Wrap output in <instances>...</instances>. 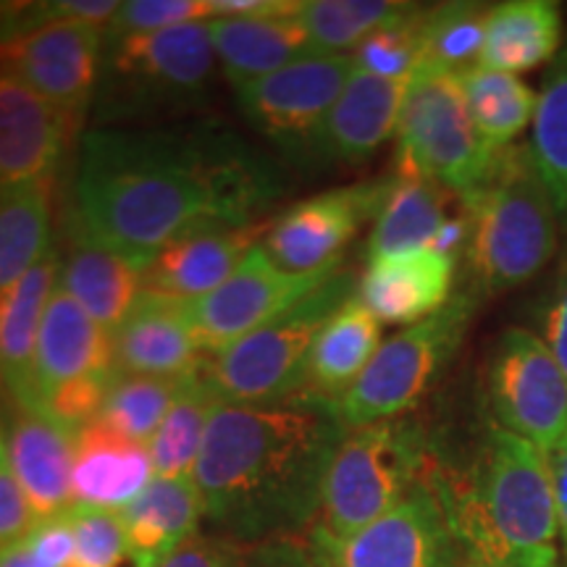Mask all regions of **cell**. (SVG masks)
<instances>
[{
  "label": "cell",
  "instance_id": "23",
  "mask_svg": "<svg viewBox=\"0 0 567 567\" xmlns=\"http://www.w3.org/2000/svg\"><path fill=\"white\" fill-rule=\"evenodd\" d=\"M155 467L147 444L132 442L101 421L74 436L71 463V507H97L122 513L153 484Z\"/></svg>",
  "mask_w": 567,
  "mask_h": 567
},
{
  "label": "cell",
  "instance_id": "9",
  "mask_svg": "<svg viewBox=\"0 0 567 567\" xmlns=\"http://www.w3.org/2000/svg\"><path fill=\"white\" fill-rule=\"evenodd\" d=\"M396 142V172L423 176L460 200L478 189L496 155L473 124L460 76L434 63H421L410 80Z\"/></svg>",
  "mask_w": 567,
  "mask_h": 567
},
{
  "label": "cell",
  "instance_id": "37",
  "mask_svg": "<svg viewBox=\"0 0 567 567\" xmlns=\"http://www.w3.org/2000/svg\"><path fill=\"white\" fill-rule=\"evenodd\" d=\"M484 17L486 11L473 3H446L423 11V63H434L455 74L476 66L484 45Z\"/></svg>",
  "mask_w": 567,
  "mask_h": 567
},
{
  "label": "cell",
  "instance_id": "4",
  "mask_svg": "<svg viewBox=\"0 0 567 567\" xmlns=\"http://www.w3.org/2000/svg\"><path fill=\"white\" fill-rule=\"evenodd\" d=\"M463 205L465 255L478 295L513 292L557 255L563 224L528 142L496 151L486 179Z\"/></svg>",
  "mask_w": 567,
  "mask_h": 567
},
{
  "label": "cell",
  "instance_id": "45",
  "mask_svg": "<svg viewBox=\"0 0 567 567\" xmlns=\"http://www.w3.org/2000/svg\"><path fill=\"white\" fill-rule=\"evenodd\" d=\"M118 9H122V0H45L40 3V21L45 24V21L71 19L105 30Z\"/></svg>",
  "mask_w": 567,
  "mask_h": 567
},
{
  "label": "cell",
  "instance_id": "8",
  "mask_svg": "<svg viewBox=\"0 0 567 567\" xmlns=\"http://www.w3.org/2000/svg\"><path fill=\"white\" fill-rule=\"evenodd\" d=\"M478 305L476 289H463L434 316L381 342L360 379L337 400L347 429L392 421L413 410L463 347Z\"/></svg>",
  "mask_w": 567,
  "mask_h": 567
},
{
  "label": "cell",
  "instance_id": "34",
  "mask_svg": "<svg viewBox=\"0 0 567 567\" xmlns=\"http://www.w3.org/2000/svg\"><path fill=\"white\" fill-rule=\"evenodd\" d=\"M417 6L400 0H302L300 17L313 53H354L365 38L408 19Z\"/></svg>",
  "mask_w": 567,
  "mask_h": 567
},
{
  "label": "cell",
  "instance_id": "21",
  "mask_svg": "<svg viewBox=\"0 0 567 567\" xmlns=\"http://www.w3.org/2000/svg\"><path fill=\"white\" fill-rule=\"evenodd\" d=\"M264 226H208L166 245L145 268V289L195 302L218 289L237 271Z\"/></svg>",
  "mask_w": 567,
  "mask_h": 567
},
{
  "label": "cell",
  "instance_id": "51",
  "mask_svg": "<svg viewBox=\"0 0 567 567\" xmlns=\"http://www.w3.org/2000/svg\"><path fill=\"white\" fill-rule=\"evenodd\" d=\"M463 567H473V565H463Z\"/></svg>",
  "mask_w": 567,
  "mask_h": 567
},
{
  "label": "cell",
  "instance_id": "30",
  "mask_svg": "<svg viewBox=\"0 0 567 567\" xmlns=\"http://www.w3.org/2000/svg\"><path fill=\"white\" fill-rule=\"evenodd\" d=\"M381 329L384 323L363 300L358 295L350 297L318 334L305 368L302 392L339 400L379 352Z\"/></svg>",
  "mask_w": 567,
  "mask_h": 567
},
{
  "label": "cell",
  "instance_id": "25",
  "mask_svg": "<svg viewBox=\"0 0 567 567\" xmlns=\"http://www.w3.org/2000/svg\"><path fill=\"white\" fill-rule=\"evenodd\" d=\"M6 450L27 502L38 520H51L71 509V463L74 434L38 410L17 408L3 423Z\"/></svg>",
  "mask_w": 567,
  "mask_h": 567
},
{
  "label": "cell",
  "instance_id": "3",
  "mask_svg": "<svg viewBox=\"0 0 567 567\" xmlns=\"http://www.w3.org/2000/svg\"><path fill=\"white\" fill-rule=\"evenodd\" d=\"M463 555L473 567H559V526L547 455L488 423L457 476H431Z\"/></svg>",
  "mask_w": 567,
  "mask_h": 567
},
{
  "label": "cell",
  "instance_id": "6",
  "mask_svg": "<svg viewBox=\"0 0 567 567\" xmlns=\"http://www.w3.org/2000/svg\"><path fill=\"white\" fill-rule=\"evenodd\" d=\"M425 467L429 436L413 417L350 429L326 473L316 526L331 536L371 526L425 484Z\"/></svg>",
  "mask_w": 567,
  "mask_h": 567
},
{
  "label": "cell",
  "instance_id": "7",
  "mask_svg": "<svg viewBox=\"0 0 567 567\" xmlns=\"http://www.w3.org/2000/svg\"><path fill=\"white\" fill-rule=\"evenodd\" d=\"M354 295L358 281L347 268H339L271 323L210 358L205 379L218 402L260 405L302 392L305 368L318 334Z\"/></svg>",
  "mask_w": 567,
  "mask_h": 567
},
{
  "label": "cell",
  "instance_id": "5",
  "mask_svg": "<svg viewBox=\"0 0 567 567\" xmlns=\"http://www.w3.org/2000/svg\"><path fill=\"white\" fill-rule=\"evenodd\" d=\"M208 21L105 40L95 111L105 122H116L200 109L218 63Z\"/></svg>",
  "mask_w": 567,
  "mask_h": 567
},
{
  "label": "cell",
  "instance_id": "46",
  "mask_svg": "<svg viewBox=\"0 0 567 567\" xmlns=\"http://www.w3.org/2000/svg\"><path fill=\"white\" fill-rule=\"evenodd\" d=\"M245 567H318L308 544L297 538H274V542L255 544L247 551Z\"/></svg>",
  "mask_w": 567,
  "mask_h": 567
},
{
  "label": "cell",
  "instance_id": "19",
  "mask_svg": "<svg viewBox=\"0 0 567 567\" xmlns=\"http://www.w3.org/2000/svg\"><path fill=\"white\" fill-rule=\"evenodd\" d=\"M467 224L446 213L444 189L415 174H394L392 193L373 221L368 237V260L389 255L439 250L455 258L457 247L465 250Z\"/></svg>",
  "mask_w": 567,
  "mask_h": 567
},
{
  "label": "cell",
  "instance_id": "28",
  "mask_svg": "<svg viewBox=\"0 0 567 567\" xmlns=\"http://www.w3.org/2000/svg\"><path fill=\"white\" fill-rule=\"evenodd\" d=\"M126 557L134 567H158L184 542L197 536L205 517L195 478H153L122 513Z\"/></svg>",
  "mask_w": 567,
  "mask_h": 567
},
{
  "label": "cell",
  "instance_id": "47",
  "mask_svg": "<svg viewBox=\"0 0 567 567\" xmlns=\"http://www.w3.org/2000/svg\"><path fill=\"white\" fill-rule=\"evenodd\" d=\"M544 455H547L551 492H555L559 547H563V555L567 559V434Z\"/></svg>",
  "mask_w": 567,
  "mask_h": 567
},
{
  "label": "cell",
  "instance_id": "15",
  "mask_svg": "<svg viewBox=\"0 0 567 567\" xmlns=\"http://www.w3.org/2000/svg\"><path fill=\"white\" fill-rule=\"evenodd\" d=\"M101 27L82 21H45L0 45V69L17 74L66 116H80L95 101L103 71Z\"/></svg>",
  "mask_w": 567,
  "mask_h": 567
},
{
  "label": "cell",
  "instance_id": "2",
  "mask_svg": "<svg viewBox=\"0 0 567 567\" xmlns=\"http://www.w3.org/2000/svg\"><path fill=\"white\" fill-rule=\"evenodd\" d=\"M347 431L337 400L321 394L297 392L260 405L218 402L193 471L205 520L252 547L313 528Z\"/></svg>",
  "mask_w": 567,
  "mask_h": 567
},
{
  "label": "cell",
  "instance_id": "13",
  "mask_svg": "<svg viewBox=\"0 0 567 567\" xmlns=\"http://www.w3.org/2000/svg\"><path fill=\"white\" fill-rule=\"evenodd\" d=\"M392 184L394 176L350 184L289 205L268 226L260 247L287 274H318L342 266L344 247L352 243L360 226L375 221Z\"/></svg>",
  "mask_w": 567,
  "mask_h": 567
},
{
  "label": "cell",
  "instance_id": "22",
  "mask_svg": "<svg viewBox=\"0 0 567 567\" xmlns=\"http://www.w3.org/2000/svg\"><path fill=\"white\" fill-rule=\"evenodd\" d=\"M408 80H384L354 69L329 118H326L318 155L339 163H365L400 130Z\"/></svg>",
  "mask_w": 567,
  "mask_h": 567
},
{
  "label": "cell",
  "instance_id": "41",
  "mask_svg": "<svg viewBox=\"0 0 567 567\" xmlns=\"http://www.w3.org/2000/svg\"><path fill=\"white\" fill-rule=\"evenodd\" d=\"M534 326L542 342L549 347L557 363L567 373V255L559 260L549 287L538 297L534 310Z\"/></svg>",
  "mask_w": 567,
  "mask_h": 567
},
{
  "label": "cell",
  "instance_id": "14",
  "mask_svg": "<svg viewBox=\"0 0 567 567\" xmlns=\"http://www.w3.org/2000/svg\"><path fill=\"white\" fill-rule=\"evenodd\" d=\"M339 268L342 266L318 274H287L268 258L264 247L255 245L221 287L193 302V326L203 354L218 358L321 287Z\"/></svg>",
  "mask_w": 567,
  "mask_h": 567
},
{
  "label": "cell",
  "instance_id": "31",
  "mask_svg": "<svg viewBox=\"0 0 567 567\" xmlns=\"http://www.w3.org/2000/svg\"><path fill=\"white\" fill-rule=\"evenodd\" d=\"M467 111L492 151H505L534 124L538 95L520 76L505 71L471 66L460 71Z\"/></svg>",
  "mask_w": 567,
  "mask_h": 567
},
{
  "label": "cell",
  "instance_id": "39",
  "mask_svg": "<svg viewBox=\"0 0 567 567\" xmlns=\"http://www.w3.org/2000/svg\"><path fill=\"white\" fill-rule=\"evenodd\" d=\"M208 19H213V0H122V9L103 30V40L153 34Z\"/></svg>",
  "mask_w": 567,
  "mask_h": 567
},
{
  "label": "cell",
  "instance_id": "42",
  "mask_svg": "<svg viewBox=\"0 0 567 567\" xmlns=\"http://www.w3.org/2000/svg\"><path fill=\"white\" fill-rule=\"evenodd\" d=\"M38 523L24 488H21L17 473H13L9 450H6V431L0 421V549L19 544Z\"/></svg>",
  "mask_w": 567,
  "mask_h": 567
},
{
  "label": "cell",
  "instance_id": "36",
  "mask_svg": "<svg viewBox=\"0 0 567 567\" xmlns=\"http://www.w3.org/2000/svg\"><path fill=\"white\" fill-rule=\"evenodd\" d=\"M187 375L161 379V375L116 373L97 421L132 442L147 444L179 396Z\"/></svg>",
  "mask_w": 567,
  "mask_h": 567
},
{
  "label": "cell",
  "instance_id": "44",
  "mask_svg": "<svg viewBox=\"0 0 567 567\" xmlns=\"http://www.w3.org/2000/svg\"><path fill=\"white\" fill-rule=\"evenodd\" d=\"M27 549L48 567H71L74 565V528H71L69 513L51 520H38L30 534L24 536Z\"/></svg>",
  "mask_w": 567,
  "mask_h": 567
},
{
  "label": "cell",
  "instance_id": "18",
  "mask_svg": "<svg viewBox=\"0 0 567 567\" xmlns=\"http://www.w3.org/2000/svg\"><path fill=\"white\" fill-rule=\"evenodd\" d=\"M116 373L113 334L82 308L74 297L55 287L42 316L34 352V410L55 389L90 375Z\"/></svg>",
  "mask_w": 567,
  "mask_h": 567
},
{
  "label": "cell",
  "instance_id": "49",
  "mask_svg": "<svg viewBox=\"0 0 567 567\" xmlns=\"http://www.w3.org/2000/svg\"><path fill=\"white\" fill-rule=\"evenodd\" d=\"M40 3L0 0V45L40 27Z\"/></svg>",
  "mask_w": 567,
  "mask_h": 567
},
{
  "label": "cell",
  "instance_id": "32",
  "mask_svg": "<svg viewBox=\"0 0 567 567\" xmlns=\"http://www.w3.org/2000/svg\"><path fill=\"white\" fill-rule=\"evenodd\" d=\"M205 363L200 371L189 373L176 402L163 417L161 429L155 431L147 452H151L155 478H189L200 457L205 431L210 415L218 405V396L205 379Z\"/></svg>",
  "mask_w": 567,
  "mask_h": 567
},
{
  "label": "cell",
  "instance_id": "16",
  "mask_svg": "<svg viewBox=\"0 0 567 567\" xmlns=\"http://www.w3.org/2000/svg\"><path fill=\"white\" fill-rule=\"evenodd\" d=\"M71 130L66 116L17 74L0 69V195L51 182Z\"/></svg>",
  "mask_w": 567,
  "mask_h": 567
},
{
  "label": "cell",
  "instance_id": "50",
  "mask_svg": "<svg viewBox=\"0 0 567 567\" xmlns=\"http://www.w3.org/2000/svg\"><path fill=\"white\" fill-rule=\"evenodd\" d=\"M0 567H48L42 565L38 557L27 549L24 538L19 544H11V547L0 549Z\"/></svg>",
  "mask_w": 567,
  "mask_h": 567
},
{
  "label": "cell",
  "instance_id": "1",
  "mask_svg": "<svg viewBox=\"0 0 567 567\" xmlns=\"http://www.w3.org/2000/svg\"><path fill=\"white\" fill-rule=\"evenodd\" d=\"M74 187L84 229L142 268L193 231L258 224L284 193L279 168L213 118L84 132Z\"/></svg>",
  "mask_w": 567,
  "mask_h": 567
},
{
  "label": "cell",
  "instance_id": "38",
  "mask_svg": "<svg viewBox=\"0 0 567 567\" xmlns=\"http://www.w3.org/2000/svg\"><path fill=\"white\" fill-rule=\"evenodd\" d=\"M421 17L423 9L417 6L408 19L389 24L384 30L373 32L354 48V69L365 74L384 76V80H408L423 63L421 42Z\"/></svg>",
  "mask_w": 567,
  "mask_h": 567
},
{
  "label": "cell",
  "instance_id": "17",
  "mask_svg": "<svg viewBox=\"0 0 567 567\" xmlns=\"http://www.w3.org/2000/svg\"><path fill=\"white\" fill-rule=\"evenodd\" d=\"M116 373L187 375L208 363L197 344L193 302L142 289L124 323L113 334Z\"/></svg>",
  "mask_w": 567,
  "mask_h": 567
},
{
  "label": "cell",
  "instance_id": "40",
  "mask_svg": "<svg viewBox=\"0 0 567 567\" xmlns=\"http://www.w3.org/2000/svg\"><path fill=\"white\" fill-rule=\"evenodd\" d=\"M74 528V565L71 567H116L126 557V534L122 515L113 509H69Z\"/></svg>",
  "mask_w": 567,
  "mask_h": 567
},
{
  "label": "cell",
  "instance_id": "12",
  "mask_svg": "<svg viewBox=\"0 0 567 567\" xmlns=\"http://www.w3.org/2000/svg\"><path fill=\"white\" fill-rule=\"evenodd\" d=\"M352 71V53H308L234 92L247 122L284 153L318 155L326 118Z\"/></svg>",
  "mask_w": 567,
  "mask_h": 567
},
{
  "label": "cell",
  "instance_id": "48",
  "mask_svg": "<svg viewBox=\"0 0 567 567\" xmlns=\"http://www.w3.org/2000/svg\"><path fill=\"white\" fill-rule=\"evenodd\" d=\"M302 9V0H213L218 17H287Z\"/></svg>",
  "mask_w": 567,
  "mask_h": 567
},
{
  "label": "cell",
  "instance_id": "24",
  "mask_svg": "<svg viewBox=\"0 0 567 567\" xmlns=\"http://www.w3.org/2000/svg\"><path fill=\"white\" fill-rule=\"evenodd\" d=\"M74 221L66 252L61 255L59 287L74 297L109 334H116L145 289V268L101 243L84 229L80 218Z\"/></svg>",
  "mask_w": 567,
  "mask_h": 567
},
{
  "label": "cell",
  "instance_id": "11",
  "mask_svg": "<svg viewBox=\"0 0 567 567\" xmlns=\"http://www.w3.org/2000/svg\"><path fill=\"white\" fill-rule=\"evenodd\" d=\"M308 549L318 567H463L450 520L429 481L392 513L354 530L331 536L313 526Z\"/></svg>",
  "mask_w": 567,
  "mask_h": 567
},
{
  "label": "cell",
  "instance_id": "35",
  "mask_svg": "<svg viewBox=\"0 0 567 567\" xmlns=\"http://www.w3.org/2000/svg\"><path fill=\"white\" fill-rule=\"evenodd\" d=\"M528 151L567 229V40L538 92Z\"/></svg>",
  "mask_w": 567,
  "mask_h": 567
},
{
  "label": "cell",
  "instance_id": "33",
  "mask_svg": "<svg viewBox=\"0 0 567 567\" xmlns=\"http://www.w3.org/2000/svg\"><path fill=\"white\" fill-rule=\"evenodd\" d=\"M51 247V182L0 195V292L30 274Z\"/></svg>",
  "mask_w": 567,
  "mask_h": 567
},
{
  "label": "cell",
  "instance_id": "20",
  "mask_svg": "<svg viewBox=\"0 0 567 567\" xmlns=\"http://www.w3.org/2000/svg\"><path fill=\"white\" fill-rule=\"evenodd\" d=\"M455 258L439 250H415L368 260L358 297L381 323L413 326L452 300Z\"/></svg>",
  "mask_w": 567,
  "mask_h": 567
},
{
  "label": "cell",
  "instance_id": "10",
  "mask_svg": "<svg viewBox=\"0 0 567 567\" xmlns=\"http://www.w3.org/2000/svg\"><path fill=\"white\" fill-rule=\"evenodd\" d=\"M486 402L492 423L542 452L567 434V373L534 329L513 326L496 337Z\"/></svg>",
  "mask_w": 567,
  "mask_h": 567
},
{
  "label": "cell",
  "instance_id": "29",
  "mask_svg": "<svg viewBox=\"0 0 567 567\" xmlns=\"http://www.w3.org/2000/svg\"><path fill=\"white\" fill-rule=\"evenodd\" d=\"M563 13L551 0H507L484 17L478 66L523 74L555 61L563 51Z\"/></svg>",
  "mask_w": 567,
  "mask_h": 567
},
{
  "label": "cell",
  "instance_id": "27",
  "mask_svg": "<svg viewBox=\"0 0 567 567\" xmlns=\"http://www.w3.org/2000/svg\"><path fill=\"white\" fill-rule=\"evenodd\" d=\"M300 13V11H297ZM297 13L287 17H218L208 21L213 51L234 90L264 80L313 53Z\"/></svg>",
  "mask_w": 567,
  "mask_h": 567
},
{
  "label": "cell",
  "instance_id": "43",
  "mask_svg": "<svg viewBox=\"0 0 567 567\" xmlns=\"http://www.w3.org/2000/svg\"><path fill=\"white\" fill-rule=\"evenodd\" d=\"M247 551L226 536L197 534L172 551L158 567H245Z\"/></svg>",
  "mask_w": 567,
  "mask_h": 567
},
{
  "label": "cell",
  "instance_id": "26",
  "mask_svg": "<svg viewBox=\"0 0 567 567\" xmlns=\"http://www.w3.org/2000/svg\"><path fill=\"white\" fill-rule=\"evenodd\" d=\"M59 274L61 252L51 247L30 274L0 292V381L24 410H34V352Z\"/></svg>",
  "mask_w": 567,
  "mask_h": 567
}]
</instances>
